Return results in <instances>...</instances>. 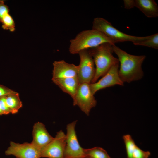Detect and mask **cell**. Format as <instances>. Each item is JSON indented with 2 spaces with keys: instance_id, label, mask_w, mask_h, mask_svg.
I'll return each instance as SVG.
<instances>
[{
  "instance_id": "obj_21",
  "label": "cell",
  "mask_w": 158,
  "mask_h": 158,
  "mask_svg": "<svg viewBox=\"0 0 158 158\" xmlns=\"http://www.w3.org/2000/svg\"><path fill=\"white\" fill-rule=\"evenodd\" d=\"M0 107L4 115H7L10 113L15 114L8 106L6 100V96L0 97Z\"/></svg>"
},
{
  "instance_id": "obj_25",
  "label": "cell",
  "mask_w": 158,
  "mask_h": 158,
  "mask_svg": "<svg viewBox=\"0 0 158 158\" xmlns=\"http://www.w3.org/2000/svg\"></svg>"
},
{
  "instance_id": "obj_11",
  "label": "cell",
  "mask_w": 158,
  "mask_h": 158,
  "mask_svg": "<svg viewBox=\"0 0 158 158\" xmlns=\"http://www.w3.org/2000/svg\"><path fill=\"white\" fill-rule=\"evenodd\" d=\"M124 8L130 9L136 7L147 17L154 18L158 16V6L153 0H124Z\"/></svg>"
},
{
  "instance_id": "obj_8",
  "label": "cell",
  "mask_w": 158,
  "mask_h": 158,
  "mask_svg": "<svg viewBox=\"0 0 158 158\" xmlns=\"http://www.w3.org/2000/svg\"><path fill=\"white\" fill-rule=\"evenodd\" d=\"M41 152L31 142L20 144L11 141L5 153L6 155H13L17 158H40Z\"/></svg>"
},
{
  "instance_id": "obj_4",
  "label": "cell",
  "mask_w": 158,
  "mask_h": 158,
  "mask_svg": "<svg viewBox=\"0 0 158 158\" xmlns=\"http://www.w3.org/2000/svg\"><path fill=\"white\" fill-rule=\"evenodd\" d=\"M92 29L99 31L116 43L130 41L133 43L147 38L148 36L139 37L130 35L119 31L105 19L97 17L92 22Z\"/></svg>"
},
{
  "instance_id": "obj_16",
  "label": "cell",
  "mask_w": 158,
  "mask_h": 158,
  "mask_svg": "<svg viewBox=\"0 0 158 158\" xmlns=\"http://www.w3.org/2000/svg\"><path fill=\"white\" fill-rule=\"evenodd\" d=\"M9 12L6 11L0 14V22L4 29L13 32L15 30V22Z\"/></svg>"
},
{
  "instance_id": "obj_18",
  "label": "cell",
  "mask_w": 158,
  "mask_h": 158,
  "mask_svg": "<svg viewBox=\"0 0 158 158\" xmlns=\"http://www.w3.org/2000/svg\"><path fill=\"white\" fill-rule=\"evenodd\" d=\"M134 45L147 46L156 49H158V34L149 36L145 40L133 43Z\"/></svg>"
},
{
  "instance_id": "obj_12",
  "label": "cell",
  "mask_w": 158,
  "mask_h": 158,
  "mask_svg": "<svg viewBox=\"0 0 158 158\" xmlns=\"http://www.w3.org/2000/svg\"><path fill=\"white\" fill-rule=\"evenodd\" d=\"M32 135L31 143L42 151L54 138L48 132L44 125L39 122L34 124Z\"/></svg>"
},
{
  "instance_id": "obj_1",
  "label": "cell",
  "mask_w": 158,
  "mask_h": 158,
  "mask_svg": "<svg viewBox=\"0 0 158 158\" xmlns=\"http://www.w3.org/2000/svg\"><path fill=\"white\" fill-rule=\"evenodd\" d=\"M112 47L120 63L118 74L122 82L130 83L141 79L144 75L142 65L146 56L129 54L115 44Z\"/></svg>"
},
{
  "instance_id": "obj_10",
  "label": "cell",
  "mask_w": 158,
  "mask_h": 158,
  "mask_svg": "<svg viewBox=\"0 0 158 158\" xmlns=\"http://www.w3.org/2000/svg\"><path fill=\"white\" fill-rule=\"evenodd\" d=\"M119 62L113 65L101 79L94 83L90 84L91 90L94 95L100 90L115 85H123L124 83L119 75Z\"/></svg>"
},
{
  "instance_id": "obj_14",
  "label": "cell",
  "mask_w": 158,
  "mask_h": 158,
  "mask_svg": "<svg viewBox=\"0 0 158 158\" xmlns=\"http://www.w3.org/2000/svg\"><path fill=\"white\" fill-rule=\"evenodd\" d=\"M53 82L64 92L74 99L80 84L77 76L52 79Z\"/></svg>"
},
{
  "instance_id": "obj_6",
  "label": "cell",
  "mask_w": 158,
  "mask_h": 158,
  "mask_svg": "<svg viewBox=\"0 0 158 158\" xmlns=\"http://www.w3.org/2000/svg\"><path fill=\"white\" fill-rule=\"evenodd\" d=\"M78 54L80 58V62L78 66L77 76L79 83L90 84L95 73L93 59L88 49L81 51Z\"/></svg>"
},
{
  "instance_id": "obj_9",
  "label": "cell",
  "mask_w": 158,
  "mask_h": 158,
  "mask_svg": "<svg viewBox=\"0 0 158 158\" xmlns=\"http://www.w3.org/2000/svg\"><path fill=\"white\" fill-rule=\"evenodd\" d=\"M66 134L62 130L57 133L55 137L42 151L41 157L64 158Z\"/></svg>"
},
{
  "instance_id": "obj_13",
  "label": "cell",
  "mask_w": 158,
  "mask_h": 158,
  "mask_svg": "<svg viewBox=\"0 0 158 158\" xmlns=\"http://www.w3.org/2000/svg\"><path fill=\"white\" fill-rule=\"evenodd\" d=\"M52 79L77 76L78 66L63 60L55 61L53 63Z\"/></svg>"
},
{
  "instance_id": "obj_22",
  "label": "cell",
  "mask_w": 158,
  "mask_h": 158,
  "mask_svg": "<svg viewBox=\"0 0 158 158\" xmlns=\"http://www.w3.org/2000/svg\"><path fill=\"white\" fill-rule=\"evenodd\" d=\"M16 92L2 85H0V97L16 93Z\"/></svg>"
},
{
  "instance_id": "obj_3",
  "label": "cell",
  "mask_w": 158,
  "mask_h": 158,
  "mask_svg": "<svg viewBox=\"0 0 158 158\" xmlns=\"http://www.w3.org/2000/svg\"><path fill=\"white\" fill-rule=\"evenodd\" d=\"M112 45L106 43L88 49L96 67L95 75L91 83L97 82L113 65L119 62L118 59L113 55Z\"/></svg>"
},
{
  "instance_id": "obj_23",
  "label": "cell",
  "mask_w": 158,
  "mask_h": 158,
  "mask_svg": "<svg viewBox=\"0 0 158 158\" xmlns=\"http://www.w3.org/2000/svg\"><path fill=\"white\" fill-rule=\"evenodd\" d=\"M4 115V113L0 107V115Z\"/></svg>"
},
{
  "instance_id": "obj_5",
  "label": "cell",
  "mask_w": 158,
  "mask_h": 158,
  "mask_svg": "<svg viewBox=\"0 0 158 158\" xmlns=\"http://www.w3.org/2000/svg\"><path fill=\"white\" fill-rule=\"evenodd\" d=\"M77 122L75 120L66 126L64 158H86L84 148L79 144L76 134L75 127Z\"/></svg>"
},
{
  "instance_id": "obj_7",
  "label": "cell",
  "mask_w": 158,
  "mask_h": 158,
  "mask_svg": "<svg viewBox=\"0 0 158 158\" xmlns=\"http://www.w3.org/2000/svg\"><path fill=\"white\" fill-rule=\"evenodd\" d=\"M90 84L84 83L80 84L73 100V105L78 106L80 110L89 116L91 109L97 104V101L92 93Z\"/></svg>"
},
{
  "instance_id": "obj_24",
  "label": "cell",
  "mask_w": 158,
  "mask_h": 158,
  "mask_svg": "<svg viewBox=\"0 0 158 158\" xmlns=\"http://www.w3.org/2000/svg\"><path fill=\"white\" fill-rule=\"evenodd\" d=\"M89 158L86 157V158Z\"/></svg>"
},
{
  "instance_id": "obj_20",
  "label": "cell",
  "mask_w": 158,
  "mask_h": 158,
  "mask_svg": "<svg viewBox=\"0 0 158 158\" xmlns=\"http://www.w3.org/2000/svg\"><path fill=\"white\" fill-rule=\"evenodd\" d=\"M150 154L149 151H143L136 146L133 151L132 158H148Z\"/></svg>"
},
{
  "instance_id": "obj_17",
  "label": "cell",
  "mask_w": 158,
  "mask_h": 158,
  "mask_svg": "<svg viewBox=\"0 0 158 158\" xmlns=\"http://www.w3.org/2000/svg\"><path fill=\"white\" fill-rule=\"evenodd\" d=\"M84 151L86 157L111 158L105 150L99 147H95L90 149L84 148Z\"/></svg>"
},
{
  "instance_id": "obj_2",
  "label": "cell",
  "mask_w": 158,
  "mask_h": 158,
  "mask_svg": "<svg viewBox=\"0 0 158 158\" xmlns=\"http://www.w3.org/2000/svg\"><path fill=\"white\" fill-rule=\"evenodd\" d=\"M70 42L69 51L73 54H78L81 51L89 49L104 43L113 45L116 43L102 32L93 29L80 32Z\"/></svg>"
},
{
  "instance_id": "obj_15",
  "label": "cell",
  "mask_w": 158,
  "mask_h": 158,
  "mask_svg": "<svg viewBox=\"0 0 158 158\" xmlns=\"http://www.w3.org/2000/svg\"><path fill=\"white\" fill-rule=\"evenodd\" d=\"M6 103L8 107L15 114L22 106V102L20 100L18 93L10 94L6 96Z\"/></svg>"
},
{
  "instance_id": "obj_19",
  "label": "cell",
  "mask_w": 158,
  "mask_h": 158,
  "mask_svg": "<svg viewBox=\"0 0 158 158\" xmlns=\"http://www.w3.org/2000/svg\"><path fill=\"white\" fill-rule=\"evenodd\" d=\"M127 154V158H132L134 150L137 146L131 136L129 134L123 136Z\"/></svg>"
}]
</instances>
